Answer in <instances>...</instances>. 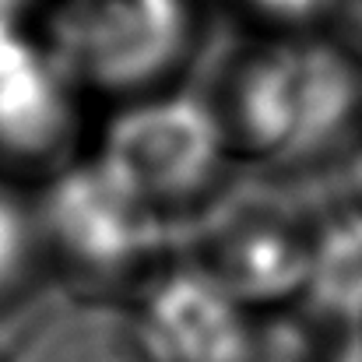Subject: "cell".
I'll use <instances>...</instances> for the list:
<instances>
[{
    "label": "cell",
    "mask_w": 362,
    "mask_h": 362,
    "mask_svg": "<svg viewBox=\"0 0 362 362\" xmlns=\"http://www.w3.org/2000/svg\"><path fill=\"white\" fill-rule=\"evenodd\" d=\"M345 106L349 78L327 57L271 46L233 60L218 74L215 99L204 110L229 155L271 158L341 123Z\"/></svg>",
    "instance_id": "6da1fadb"
},
{
    "label": "cell",
    "mask_w": 362,
    "mask_h": 362,
    "mask_svg": "<svg viewBox=\"0 0 362 362\" xmlns=\"http://www.w3.org/2000/svg\"><path fill=\"white\" fill-rule=\"evenodd\" d=\"M194 21L183 0H78L57 39L71 81L110 95H158L183 71Z\"/></svg>",
    "instance_id": "7a4b0ae2"
},
{
    "label": "cell",
    "mask_w": 362,
    "mask_h": 362,
    "mask_svg": "<svg viewBox=\"0 0 362 362\" xmlns=\"http://www.w3.org/2000/svg\"><path fill=\"white\" fill-rule=\"evenodd\" d=\"M39 233L53 267L78 281L92 296L88 303H103V292L141 281L151 253V211L103 169L78 173L60 183Z\"/></svg>",
    "instance_id": "3957f363"
},
{
    "label": "cell",
    "mask_w": 362,
    "mask_h": 362,
    "mask_svg": "<svg viewBox=\"0 0 362 362\" xmlns=\"http://www.w3.org/2000/svg\"><path fill=\"white\" fill-rule=\"evenodd\" d=\"M226 155L208 110L141 99L120 120L117 134L110 130L103 173L155 211L194 201Z\"/></svg>",
    "instance_id": "277c9868"
},
{
    "label": "cell",
    "mask_w": 362,
    "mask_h": 362,
    "mask_svg": "<svg viewBox=\"0 0 362 362\" xmlns=\"http://www.w3.org/2000/svg\"><path fill=\"white\" fill-rule=\"evenodd\" d=\"M7 362H165L141 327L137 313L106 303H85L49 317Z\"/></svg>",
    "instance_id": "5b68a950"
},
{
    "label": "cell",
    "mask_w": 362,
    "mask_h": 362,
    "mask_svg": "<svg viewBox=\"0 0 362 362\" xmlns=\"http://www.w3.org/2000/svg\"><path fill=\"white\" fill-rule=\"evenodd\" d=\"M46 253L35 222L21 218L14 204L0 201V296L25 288L35 278V264Z\"/></svg>",
    "instance_id": "8992f818"
},
{
    "label": "cell",
    "mask_w": 362,
    "mask_h": 362,
    "mask_svg": "<svg viewBox=\"0 0 362 362\" xmlns=\"http://www.w3.org/2000/svg\"><path fill=\"white\" fill-rule=\"evenodd\" d=\"M236 11L267 35H296L320 21H331L334 0H233Z\"/></svg>",
    "instance_id": "52a82bcc"
},
{
    "label": "cell",
    "mask_w": 362,
    "mask_h": 362,
    "mask_svg": "<svg viewBox=\"0 0 362 362\" xmlns=\"http://www.w3.org/2000/svg\"><path fill=\"white\" fill-rule=\"evenodd\" d=\"M327 25L341 39L345 53L362 57V0H334V11H331Z\"/></svg>",
    "instance_id": "ba28073f"
}]
</instances>
